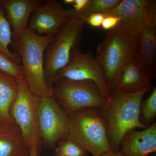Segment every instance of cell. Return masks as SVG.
Wrapping results in <instances>:
<instances>
[{
	"instance_id": "6da1fadb",
	"label": "cell",
	"mask_w": 156,
	"mask_h": 156,
	"mask_svg": "<svg viewBox=\"0 0 156 156\" xmlns=\"http://www.w3.org/2000/svg\"><path fill=\"white\" fill-rule=\"evenodd\" d=\"M147 92L125 95L110 89L108 99L99 112L106 126L111 151H120L121 140L128 131L147 128L140 122V114L143 97Z\"/></svg>"
},
{
	"instance_id": "7a4b0ae2",
	"label": "cell",
	"mask_w": 156,
	"mask_h": 156,
	"mask_svg": "<svg viewBox=\"0 0 156 156\" xmlns=\"http://www.w3.org/2000/svg\"><path fill=\"white\" fill-rule=\"evenodd\" d=\"M53 37L39 35L28 28L17 41L24 76L31 92L40 98L53 96L45 78V51Z\"/></svg>"
},
{
	"instance_id": "3957f363",
	"label": "cell",
	"mask_w": 156,
	"mask_h": 156,
	"mask_svg": "<svg viewBox=\"0 0 156 156\" xmlns=\"http://www.w3.org/2000/svg\"><path fill=\"white\" fill-rule=\"evenodd\" d=\"M136 45L137 39L115 29L107 31L95 58L109 89H113L123 68L134 56Z\"/></svg>"
},
{
	"instance_id": "277c9868",
	"label": "cell",
	"mask_w": 156,
	"mask_h": 156,
	"mask_svg": "<svg viewBox=\"0 0 156 156\" xmlns=\"http://www.w3.org/2000/svg\"><path fill=\"white\" fill-rule=\"evenodd\" d=\"M66 137L93 156L111 151L106 126L97 108L82 109L70 116Z\"/></svg>"
},
{
	"instance_id": "5b68a950",
	"label": "cell",
	"mask_w": 156,
	"mask_h": 156,
	"mask_svg": "<svg viewBox=\"0 0 156 156\" xmlns=\"http://www.w3.org/2000/svg\"><path fill=\"white\" fill-rule=\"evenodd\" d=\"M86 23L83 20L70 19L59 29L45 50V78L52 96L56 74L68 64L73 48L77 47L80 43L82 32Z\"/></svg>"
},
{
	"instance_id": "8992f818",
	"label": "cell",
	"mask_w": 156,
	"mask_h": 156,
	"mask_svg": "<svg viewBox=\"0 0 156 156\" xmlns=\"http://www.w3.org/2000/svg\"><path fill=\"white\" fill-rule=\"evenodd\" d=\"M17 80L18 93L11 105L10 114L20 129L28 150L30 151L35 146L39 154L42 144L39 124L41 98L31 92L24 76Z\"/></svg>"
},
{
	"instance_id": "52a82bcc",
	"label": "cell",
	"mask_w": 156,
	"mask_h": 156,
	"mask_svg": "<svg viewBox=\"0 0 156 156\" xmlns=\"http://www.w3.org/2000/svg\"><path fill=\"white\" fill-rule=\"evenodd\" d=\"M53 95L69 118L86 108H102L106 101L96 84L91 81L58 79L53 85Z\"/></svg>"
},
{
	"instance_id": "ba28073f",
	"label": "cell",
	"mask_w": 156,
	"mask_h": 156,
	"mask_svg": "<svg viewBox=\"0 0 156 156\" xmlns=\"http://www.w3.org/2000/svg\"><path fill=\"white\" fill-rule=\"evenodd\" d=\"M61 78L92 81L98 87L105 100L108 99L110 89L106 87L101 69L91 53H83L77 47L73 48L68 63L56 74L54 83Z\"/></svg>"
},
{
	"instance_id": "9c48e42d",
	"label": "cell",
	"mask_w": 156,
	"mask_h": 156,
	"mask_svg": "<svg viewBox=\"0 0 156 156\" xmlns=\"http://www.w3.org/2000/svg\"><path fill=\"white\" fill-rule=\"evenodd\" d=\"M39 124L42 144L48 147L67 137L69 118L53 96L41 98Z\"/></svg>"
},
{
	"instance_id": "30bf717a",
	"label": "cell",
	"mask_w": 156,
	"mask_h": 156,
	"mask_svg": "<svg viewBox=\"0 0 156 156\" xmlns=\"http://www.w3.org/2000/svg\"><path fill=\"white\" fill-rule=\"evenodd\" d=\"M155 5V1L122 0L105 15L119 17L120 22L115 29L137 39L146 24L151 21Z\"/></svg>"
},
{
	"instance_id": "8fae6325",
	"label": "cell",
	"mask_w": 156,
	"mask_h": 156,
	"mask_svg": "<svg viewBox=\"0 0 156 156\" xmlns=\"http://www.w3.org/2000/svg\"><path fill=\"white\" fill-rule=\"evenodd\" d=\"M70 19L69 10L58 1H42L32 13L28 27L39 35L54 37Z\"/></svg>"
},
{
	"instance_id": "7c38bea8",
	"label": "cell",
	"mask_w": 156,
	"mask_h": 156,
	"mask_svg": "<svg viewBox=\"0 0 156 156\" xmlns=\"http://www.w3.org/2000/svg\"><path fill=\"white\" fill-rule=\"evenodd\" d=\"M151 81L134 56L123 68L113 89L125 95L149 92L151 88Z\"/></svg>"
},
{
	"instance_id": "4fadbf2b",
	"label": "cell",
	"mask_w": 156,
	"mask_h": 156,
	"mask_svg": "<svg viewBox=\"0 0 156 156\" xmlns=\"http://www.w3.org/2000/svg\"><path fill=\"white\" fill-rule=\"evenodd\" d=\"M134 57L151 79L156 76V22L149 21L137 38Z\"/></svg>"
},
{
	"instance_id": "5bb4252c",
	"label": "cell",
	"mask_w": 156,
	"mask_h": 156,
	"mask_svg": "<svg viewBox=\"0 0 156 156\" xmlns=\"http://www.w3.org/2000/svg\"><path fill=\"white\" fill-rule=\"evenodd\" d=\"M120 151L125 156H147L156 151V124L141 131L133 129L121 140Z\"/></svg>"
},
{
	"instance_id": "9a60e30c",
	"label": "cell",
	"mask_w": 156,
	"mask_h": 156,
	"mask_svg": "<svg viewBox=\"0 0 156 156\" xmlns=\"http://www.w3.org/2000/svg\"><path fill=\"white\" fill-rule=\"evenodd\" d=\"M41 0H2L0 1L6 12V16L13 30L16 41L28 27L32 13Z\"/></svg>"
},
{
	"instance_id": "2e32d148",
	"label": "cell",
	"mask_w": 156,
	"mask_h": 156,
	"mask_svg": "<svg viewBox=\"0 0 156 156\" xmlns=\"http://www.w3.org/2000/svg\"><path fill=\"white\" fill-rule=\"evenodd\" d=\"M29 153L17 125L0 122V156H29Z\"/></svg>"
},
{
	"instance_id": "e0dca14e",
	"label": "cell",
	"mask_w": 156,
	"mask_h": 156,
	"mask_svg": "<svg viewBox=\"0 0 156 156\" xmlns=\"http://www.w3.org/2000/svg\"><path fill=\"white\" fill-rule=\"evenodd\" d=\"M18 91L17 78L0 72V122L15 123L10 110Z\"/></svg>"
},
{
	"instance_id": "ac0fdd59",
	"label": "cell",
	"mask_w": 156,
	"mask_h": 156,
	"mask_svg": "<svg viewBox=\"0 0 156 156\" xmlns=\"http://www.w3.org/2000/svg\"><path fill=\"white\" fill-rule=\"evenodd\" d=\"M121 0H89L87 6L83 10L76 11L69 10L70 18H77L85 20L89 15L96 13L104 14L111 11L120 2ZM86 22V21H85Z\"/></svg>"
},
{
	"instance_id": "d6986e66",
	"label": "cell",
	"mask_w": 156,
	"mask_h": 156,
	"mask_svg": "<svg viewBox=\"0 0 156 156\" xmlns=\"http://www.w3.org/2000/svg\"><path fill=\"white\" fill-rule=\"evenodd\" d=\"M0 2V52L15 62L20 64L21 58L19 53L11 52L9 46L13 44L11 25L6 17L5 13Z\"/></svg>"
},
{
	"instance_id": "ffe728a7",
	"label": "cell",
	"mask_w": 156,
	"mask_h": 156,
	"mask_svg": "<svg viewBox=\"0 0 156 156\" xmlns=\"http://www.w3.org/2000/svg\"><path fill=\"white\" fill-rule=\"evenodd\" d=\"M156 115V88L152 91L150 95L140 105V120L143 125L149 127L154 122Z\"/></svg>"
},
{
	"instance_id": "44dd1931",
	"label": "cell",
	"mask_w": 156,
	"mask_h": 156,
	"mask_svg": "<svg viewBox=\"0 0 156 156\" xmlns=\"http://www.w3.org/2000/svg\"><path fill=\"white\" fill-rule=\"evenodd\" d=\"M56 155L62 156H87V152L76 143L66 138L58 143Z\"/></svg>"
},
{
	"instance_id": "7402d4cb",
	"label": "cell",
	"mask_w": 156,
	"mask_h": 156,
	"mask_svg": "<svg viewBox=\"0 0 156 156\" xmlns=\"http://www.w3.org/2000/svg\"><path fill=\"white\" fill-rule=\"evenodd\" d=\"M0 71L16 78L24 76L22 65L0 52Z\"/></svg>"
},
{
	"instance_id": "603a6c76",
	"label": "cell",
	"mask_w": 156,
	"mask_h": 156,
	"mask_svg": "<svg viewBox=\"0 0 156 156\" xmlns=\"http://www.w3.org/2000/svg\"><path fill=\"white\" fill-rule=\"evenodd\" d=\"M119 22V17L113 15H105L101 27L104 30L108 31L115 28Z\"/></svg>"
},
{
	"instance_id": "cb8c5ba5",
	"label": "cell",
	"mask_w": 156,
	"mask_h": 156,
	"mask_svg": "<svg viewBox=\"0 0 156 156\" xmlns=\"http://www.w3.org/2000/svg\"><path fill=\"white\" fill-rule=\"evenodd\" d=\"M105 17V15L100 13L93 14L87 17L85 21L92 27H101Z\"/></svg>"
},
{
	"instance_id": "d4e9b609",
	"label": "cell",
	"mask_w": 156,
	"mask_h": 156,
	"mask_svg": "<svg viewBox=\"0 0 156 156\" xmlns=\"http://www.w3.org/2000/svg\"><path fill=\"white\" fill-rule=\"evenodd\" d=\"M89 0H74L73 7L74 10L76 11H80L87 6Z\"/></svg>"
},
{
	"instance_id": "484cf974",
	"label": "cell",
	"mask_w": 156,
	"mask_h": 156,
	"mask_svg": "<svg viewBox=\"0 0 156 156\" xmlns=\"http://www.w3.org/2000/svg\"><path fill=\"white\" fill-rule=\"evenodd\" d=\"M101 156H125L121 151L114 152L110 151Z\"/></svg>"
},
{
	"instance_id": "4316f807",
	"label": "cell",
	"mask_w": 156,
	"mask_h": 156,
	"mask_svg": "<svg viewBox=\"0 0 156 156\" xmlns=\"http://www.w3.org/2000/svg\"><path fill=\"white\" fill-rule=\"evenodd\" d=\"M38 155L35 146L34 145L31 149L29 156H38Z\"/></svg>"
},
{
	"instance_id": "83f0119b",
	"label": "cell",
	"mask_w": 156,
	"mask_h": 156,
	"mask_svg": "<svg viewBox=\"0 0 156 156\" xmlns=\"http://www.w3.org/2000/svg\"><path fill=\"white\" fill-rule=\"evenodd\" d=\"M74 0H64L63 1V2L66 4H73Z\"/></svg>"
},
{
	"instance_id": "f1b7e54d",
	"label": "cell",
	"mask_w": 156,
	"mask_h": 156,
	"mask_svg": "<svg viewBox=\"0 0 156 156\" xmlns=\"http://www.w3.org/2000/svg\"><path fill=\"white\" fill-rule=\"evenodd\" d=\"M147 156H156V154H155L154 155H148Z\"/></svg>"
},
{
	"instance_id": "f546056e",
	"label": "cell",
	"mask_w": 156,
	"mask_h": 156,
	"mask_svg": "<svg viewBox=\"0 0 156 156\" xmlns=\"http://www.w3.org/2000/svg\"><path fill=\"white\" fill-rule=\"evenodd\" d=\"M55 156H62L58 155H55Z\"/></svg>"
},
{
	"instance_id": "4dcf8cb0",
	"label": "cell",
	"mask_w": 156,
	"mask_h": 156,
	"mask_svg": "<svg viewBox=\"0 0 156 156\" xmlns=\"http://www.w3.org/2000/svg\"><path fill=\"white\" fill-rule=\"evenodd\" d=\"M0 72H1V71H0Z\"/></svg>"
}]
</instances>
